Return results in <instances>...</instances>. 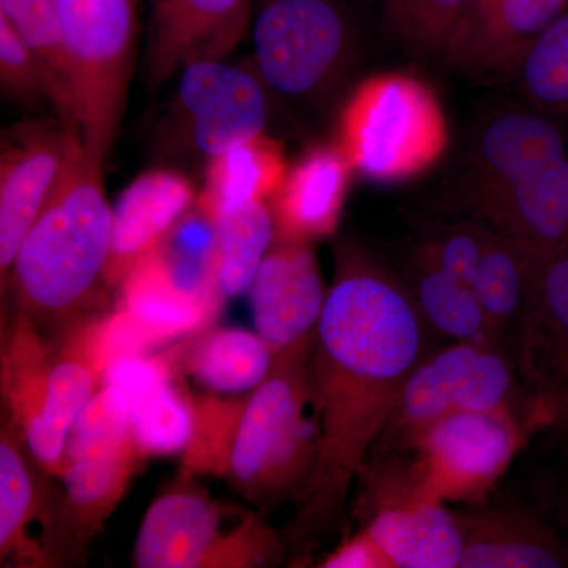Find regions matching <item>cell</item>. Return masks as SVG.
Returning a JSON list of instances; mask_svg holds the SVG:
<instances>
[{"label":"cell","mask_w":568,"mask_h":568,"mask_svg":"<svg viewBox=\"0 0 568 568\" xmlns=\"http://www.w3.org/2000/svg\"><path fill=\"white\" fill-rule=\"evenodd\" d=\"M437 339L402 276L354 246L339 248L308 357L320 425L316 465L283 534L294 566L343 529L351 488L407 377Z\"/></svg>","instance_id":"obj_1"},{"label":"cell","mask_w":568,"mask_h":568,"mask_svg":"<svg viewBox=\"0 0 568 568\" xmlns=\"http://www.w3.org/2000/svg\"><path fill=\"white\" fill-rule=\"evenodd\" d=\"M312 339L275 355L252 392L193 399L194 432L182 473L223 477L263 515L301 499L320 447L308 381Z\"/></svg>","instance_id":"obj_2"},{"label":"cell","mask_w":568,"mask_h":568,"mask_svg":"<svg viewBox=\"0 0 568 568\" xmlns=\"http://www.w3.org/2000/svg\"><path fill=\"white\" fill-rule=\"evenodd\" d=\"M111 246L112 207L104 196L102 163L84 149L22 239L7 274L18 320L37 327L81 317L95 305L100 286H110Z\"/></svg>","instance_id":"obj_3"},{"label":"cell","mask_w":568,"mask_h":568,"mask_svg":"<svg viewBox=\"0 0 568 568\" xmlns=\"http://www.w3.org/2000/svg\"><path fill=\"white\" fill-rule=\"evenodd\" d=\"M103 321L78 325L61 346H50L33 325L18 320L3 351V396L37 465L61 477L67 439L81 410L103 383Z\"/></svg>","instance_id":"obj_4"},{"label":"cell","mask_w":568,"mask_h":568,"mask_svg":"<svg viewBox=\"0 0 568 568\" xmlns=\"http://www.w3.org/2000/svg\"><path fill=\"white\" fill-rule=\"evenodd\" d=\"M192 474L182 473L149 506L133 545L138 568L278 567L283 536L257 510L212 497Z\"/></svg>","instance_id":"obj_5"},{"label":"cell","mask_w":568,"mask_h":568,"mask_svg":"<svg viewBox=\"0 0 568 568\" xmlns=\"http://www.w3.org/2000/svg\"><path fill=\"white\" fill-rule=\"evenodd\" d=\"M455 413L504 414L532 432L547 426L510 353L484 343L447 342L433 347L407 377L372 454H403L428 426Z\"/></svg>","instance_id":"obj_6"},{"label":"cell","mask_w":568,"mask_h":568,"mask_svg":"<svg viewBox=\"0 0 568 568\" xmlns=\"http://www.w3.org/2000/svg\"><path fill=\"white\" fill-rule=\"evenodd\" d=\"M69 81L70 121L85 153L103 163L125 104L132 71L134 0H58Z\"/></svg>","instance_id":"obj_7"},{"label":"cell","mask_w":568,"mask_h":568,"mask_svg":"<svg viewBox=\"0 0 568 568\" xmlns=\"http://www.w3.org/2000/svg\"><path fill=\"white\" fill-rule=\"evenodd\" d=\"M253 47L265 88L290 103L316 104L349 69L354 18L343 0H263Z\"/></svg>","instance_id":"obj_8"},{"label":"cell","mask_w":568,"mask_h":568,"mask_svg":"<svg viewBox=\"0 0 568 568\" xmlns=\"http://www.w3.org/2000/svg\"><path fill=\"white\" fill-rule=\"evenodd\" d=\"M339 148L372 181H398L429 166L446 145L435 97L413 78H372L358 85L339 119Z\"/></svg>","instance_id":"obj_9"},{"label":"cell","mask_w":568,"mask_h":568,"mask_svg":"<svg viewBox=\"0 0 568 568\" xmlns=\"http://www.w3.org/2000/svg\"><path fill=\"white\" fill-rule=\"evenodd\" d=\"M357 481L364 526L394 568H457L463 536L457 511L426 489L409 454H372Z\"/></svg>","instance_id":"obj_10"},{"label":"cell","mask_w":568,"mask_h":568,"mask_svg":"<svg viewBox=\"0 0 568 568\" xmlns=\"http://www.w3.org/2000/svg\"><path fill=\"white\" fill-rule=\"evenodd\" d=\"M145 459L126 399L103 384L71 426L61 474L67 515L82 548L102 532Z\"/></svg>","instance_id":"obj_11"},{"label":"cell","mask_w":568,"mask_h":568,"mask_svg":"<svg viewBox=\"0 0 568 568\" xmlns=\"http://www.w3.org/2000/svg\"><path fill=\"white\" fill-rule=\"evenodd\" d=\"M532 433L504 414L455 413L420 433L407 454L433 495L476 506L487 503Z\"/></svg>","instance_id":"obj_12"},{"label":"cell","mask_w":568,"mask_h":568,"mask_svg":"<svg viewBox=\"0 0 568 568\" xmlns=\"http://www.w3.org/2000/svg\"><path fill=\"white\" fill-rule=\"evenodd\" d=\"M29 454L13 422L0 437V560L22 568L63 566L81 559L65 495Z\"/></svg>","instance_id":"obj_13"},{"label":"cell","mask_w":568,"mask_h":568,"mask_svg":"<svg viewBox=\"0 0 568 568\" xmlns=\"http://www.w3.org/2000/svg\"><path fill=\"white\" fill-rule=\"evenodd\" d=\"M84 152L77 123L32 122L3 145L0 162V267L2 282L22 239Z\"/></svg>","instance_id":"obj_14"},{"label":"cell","mask_w":568,"mask_h":568,"mask_svg":"<svg viewBox=\"0 0 568 568\" xmlns=\"http://www.w3.org/2000/svg\"><path fill=\"white\" fill-rule=\"evenodd\" d=\"M515 362L547 426L568 428V246L541 260Z\"/></svg>","instance_id":"obj_15"},{"label":"cell","mask_w":568,"mask_h":568,"mask_svg":"<svg viewBox=\"0 0 568 568\" xmlns=\"http://www.w3.org/2000/svg\"><path fill=\"white\" fill-rule=\"evenodd\" d=\"M246 293L254 327L275 355L312 338L328 294L313 242L275 234Z\"/></svg>","instance_id":"obj_16"},{"label":"cell","mask_w":568,"mask_h":568,"mask_svg":"<svg viewBox=\"0 0 568 568\" xmlns=\"http://www.w3.org/2000/svg\"><path fill=\"white\" fill-rule=\"evenodd\" d=\"M175 104L193 148L207 159L260 136L267 123L264 82L222 61L182 69Z\"/></svg>","instance_id":"obj_17"},{"label":"cell","mask_w":568,"mask_h":568,"mask_svg":"<svg viewBox=\"0 0 568 568\" xmlns=\"http://www.w3.org/2000/svg\"><path fill=\"white\" fill-rule=\"evenodd\" d=\"M566 159L558 126L528 111L500 112L485 123L467 160L459 203L474 216L481 207Z\"/></svg>","instance_id":"obj_18"},{"label":"cell","mask_w":568,"mask_h":568,"mask_svg":"<svg viewBox=\"0 0 568 568\" xmlns=\"http://www.w3.org/2000/svg\"><path fill=\"white\" fill-rule=\"evenodd\" d=\"M250 0H152L148 71L160 85L200 61H223L244 39Z\"/></svg>","instance_id":"obj_19"},{"label":"cell","mask_w":568,"mask_h":568,"mask_svg":"<svg viewBox=\"0 0 568 568\" xmlns=\"http://www.w3.org/2000/svg\"><path fill=\"white\" fill-rule=\"evenodd\" d=\"M568 0H469L448 41L452 65L478 78L514 73L532 41Z\"/></svg>","instance_id":"obj_20"},{"label":"cell","mask_w":568,"mask_h":568,"mask_svg":"<svg viewBox=\"0 0 568 568\" xmlns=\"http://www.w3.org/2000/svg\"><path fill=\"white\" fill-rule=\"evenodd\" d=\"M103 384L126 399L133 435L145 457L185 452L194 432L193 398L175 386L170 361L123 355L108 365Z\"/></svg>","instance_id":"obj_21"},{"label":"cell","mask_w":568,"mask_h":568,"mask_svg":"<svg viewBox=\"0 0 568 568\" xmlns=\"http://www.w3.org/2000/svg\"><path fill=\"white\" fill-rule=\"evenodd\" d=\"M196 200L192 182L178 171L138 175L112 209L110 286H121L142 257L160 248Z\"/></svg>","instance_id":"obj_22"},{"label":"cell","mask_w":568,"mask_h":568,"mask_svg":"<svg viewBox=\"0 0 568 568\" xmlns=\"http://www.w3.org/2000/svg\"><path fill=\"white\" fill-rule=\"evenodd\" d=\"M119 291L118 312L142 351L204 327L222 302L179 282L160 248L134 265Z\"/></svg>","instance_id":"obj_23"},{"label":"cell","mask_w":568,"mask_h":568,"mask_svg":"<svg viewBox=\"0 0 568 568\" xmlns=\"http://www.w3.org/2000/svg\"><path fill=\"white\" fill-rule=\"evenodd\" d=\"M463 536L462 568L568 567V545L530 511L467 506L457 511Z\"/></svg>","instance_id":"obj_24"},{"label":"cell","mask_w":568,"mask_h":568,"mask_svg":"<svg viewBox=\"0 0 568 568\" xmlns=\"http://www.w3.org/2000/svg\"><path fill=\"white\" fill-rule=\"evenodd\" d=\"M353 171L339 145H316L287 170L272 200L276 234L315 242L334 234Z\"/></svg>","instance_id":"obj_25"},{"label":"cell","mask_w":568,"mask_h":568,"mask_svg":"<svg viewBox=\"0 0 568 568\" xmlns=\"http://www.w3.org/2000/svg\"><path fill=\"white\" fill-rule=\"evenodd\" d=\"M538 257L568 246V159L545 168L473 216Z\"/></svg>","instance_id":"obj_26"},{"label":"cell","mask_w":568,"mask_h":568,"mask_svg":"<svg viewBox=\"0 0 568 568\" xmlns=\"http://www.w3.org/2000/svg\"><path fill=\"white\" fill-rule=\"evenodd\" d=\"M540 263L541 257L526 246L491 231L474 275V293L497 342L514 358Z\"/></svg>","instance_id":"obj_27"},{"label":"cell","mask_w":568,"mask_h":568,"mask_svg":"<svg viewBox=\"0 0 568 568\" xmlns=\"http://www.w3.org/2000/svg\"><path fill=\"white\" fill-rule=\"evenodd\" d=\"M399 276L422 320L437 338L500 346L473 286L436 267L414 250Z\"/></svg>","instance_id":"obj_28"},{"label":"cell","mask_w":568,"mask_h":568,"mask_svg":"<svg viewBox=\"0 0 568 568\" xmlns=\"http://www.w3.org/2000/svg\"><path fill=\"white\" fill-rule=\"evenodd\" d=\"M212 224L213 268L223 298L248 290L275 241L274 213L267 201L220 205L201 213Z\"/></svg>","instance_id":"obj_29"},{"label":"cell","mask_w":568,"mask_h":568,"mask_svg":"<svg viewBox=\"0 0 568 568\" xmlns=\"http://www.w3.org/2000/svg\"><path fill=\"white\" fill-rule=\"evenodd\" d=\"M287 173L282 145L267 134L239 142L209 159L197 211L207 213L220 205L271 201Z\"/></svg>","instance_id":"obj_30"},{"label":"cell","mask_w":568,"mask_h":568,"mask_svg":"<svg viewBox=\"0 0 568 568\" xmlns=\"http://www.w3.org/2000/svg\"><path fill=\"white\" fill-rule=\"evenodd\" d=\"M274 361V351L257 332L223 327L212 328L194 343L186 368L215 394L242 395L263 383Z\"/></svg>","instance_id":"obj_31"},{"label":"cell","mask_w":568,"mask_h":568,"mask_svg":"<svg viewBox=\"0 0 568 568\" xmlns=\"http://www.w3.org/2000/svg\"><path fill=\"white\" fill-rule=\"evenodd\" d=\"M0 14L43 63L50 74L52 103L63 119L70 121L69 81L58 0H0Z\"/></svg>","instance_id":"obj_32"},{"label":"cell","mask_w":568,"mask_h":568,"mask_svg":"<svg viewBox=\"0 0 568 568\" xmlns=\"http://www.w3.org/2000/svg\"><path fill=\"white\" fill-rule=\"evenodd\" d=\"M515 73L538 110L568 111V11L532 41Z\"/></svg>","instance_id":"obj_33"},{"label":"cell","mask_w":568,"mask_h":568,"mask_svg":"<svg viewBox=\"0 0 568 568\" xmlns=\"http://www.w3.org/2000/svg\"><path fill=\"white\" fill-rule=\"evenodd\" d=\"M469 0H384L386 28L416 54H444Z\"/></svg>","instance_id":"obj_34"},{"label":"cell","mask_w":568,"mask_h":568,"mask_svg":"<svg viewBox=\"0 0 568 568\" xmlns=\"http://www.w3.org/2000/svg\"><path fill=\"white\" fill-rule=\"evenodd\" d=\"M489 234V227L473 219L429 224L413 250L436 267L473 286Z\"/></svg>","instance_id":"obj_35"},{"label":"cell","mask_w":568,"mask_h":568,"mask_svg":"<svg viewBox=\"0 0 568 568\" xmlns=\"http://www.w3.org/2000/svg\"><path fill=\"white\" fill-rule=\"evenodd\" d=\"M0 80L3 91L20 100L52 102L50 74L9 21L0 14Z\"/></svg>","instance_id":"obj_36"},{"label":"cell","mask_w":568,"mask_h":568,"mask_svg":"<svg viewBox=\"0 0 568 568\" xmlns=\"http://www.w3.org/2000/svg\"><path fill=\"white\" fill-rule=\"evenodd\" d=\"M324 568H394L386 552L373 540L368 530L361 528L353 537L343 540L331 555L325 556Z\"/></svg>","instance_id":"obj_37"}]
</instances>
